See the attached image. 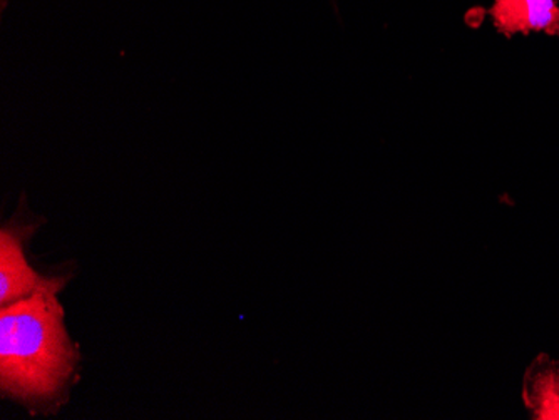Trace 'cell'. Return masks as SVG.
Wrapping results in <instances>:
<instances>
[{"instance_id": "obj_1", "label": "cell", "mask_w": 559, "mask_h": 420, "mask_svg": "<svg viewBox=\"0 0 559 420\" xmlns=\"http://www.w3.org/2000/svg\"><path fill=\"white\" fill-rule=\"evenodd\" d=\"M59 290H40L0 310V387L24 403H47L74 374L78 353Z\"/></svg>"}, {"instance_id": "obj_2", "label": "cell", "mask_w": 559, "mask_h": 420, "mask_svg": "<svg viewBox=\"0 0 559 420\" xmlns=\"http://www.w3.org/2000/svg\"><path fill=\"white\" fill-rule=\"evenodd\" d=\"M64 281L47 280L29 265L24 253V238L4 228L0 233V303L11 305L40 290H61Z\"/></svg>"}, {"instance_id": "obj_3", "label": "cell", "mask_w": 559, "mask_h": 420, "mask_svg": "<svg viewBox=\"0 0 559 420\" xmlns=\"http://www.w3.org/2000/svg\"><path fill=\"white\" fill-rule=\"evenodd\" d=\"M489 15L504 36L543 33L559 37L558 0H495Z\"/></svg>"}, {"instance_id": "obj_4", "label": "cell", "mask_w": 559, "mask_h": 420, "mask_svg": "<svg viewBox=\"0 0 559 420\" xmlns=\"http://www.w3.org/2000/svg\"><path fill=\"white\" fill-rule=\"evenodd\" d=\"M542 360L527 372L524 399L535 419H559V365Z\"/></svg>"}]
</instances>
